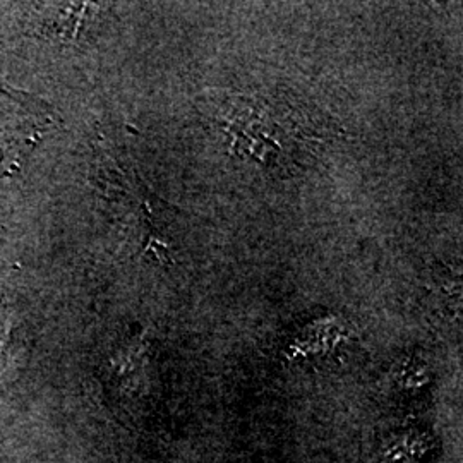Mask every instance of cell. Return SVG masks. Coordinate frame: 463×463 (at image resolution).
I'll use <instances>...</instances> for the list:
<instances>
[{"label": "cell", "mask_w": 463, "mask_h": 463, "mask_svg": "<svg viewBox=\"0 0 463 463\" xmlns=\"http://www.w3.org/2000/svg\"><path fill=\"white\" fill-rule=\"evenodd\" d=\"M50 124L42 101L0 84V181L13 175Z\"/></svg>", "instance_id": "cell-1"}, {"label": "cell", "mask_w": 463, "mask_h": 463, "mask_svg": "<svg viewBox=\"0 0 463 463\" xmlns=\"http://www.w3.org/2000/svg\"><path fill=\"white\" fill-rule=\"evenodd\" d=\"M11 333H13V325L9 321V316L5 315V311L0 307V376L9 367V361H11V350H9Z\"/></svg>", "instance_id": "cell-2"}]
</instances>
